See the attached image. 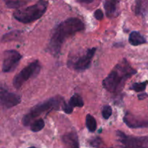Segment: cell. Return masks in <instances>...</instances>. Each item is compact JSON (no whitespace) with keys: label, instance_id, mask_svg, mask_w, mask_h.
Segmentation results:
<instances>
[{"label":"cell","instance_id":"obj_1","mask_svg":"<svg viewBox=\"0 0 148 148\" xmlns=\"http://www.w3.org/2000/svg\"><path fill=\"white\" fill-rule=\"evenodd\" d=\"M85 24L77 17H69L53 28L47 46V51L55 57L59 56L62 46L68 38L85 30Z\"/></svg>","mask_w":148,"mask_h":148},{"label":"cell","instance_id":"obj_2","mask_svg":"<svg viewBox=\"0 0 148 148\" xmlns=\"http://www.w3.org/2000/svg\"><path fill=\"white\" fill-rule=\"evenodd\" d=\"M137 73V69L133 68L128 60L124 58L103 80V87L110 93L119 95L122 92L127 81Z\"/></svg>","mask_w":148,"mask_h":148},{"label":"cell","instance_id":"obj_3","mask_svg":"<svg viewBox=\"0 0 148 148\" xmlns=\"http://www.w3.org/2000/svg\"><path fill=\"white\" fill-rule=\"evenodd\" d=\"M64 100L59 96L53 97L49 99L40 103L33 106L24 116L23 117L22 122L25 127L30 125L36 119L44 113H49L53 110H59L61 105H63Z\"/></svg>","mask_w":148,"mask_h":148},{"label":"cell","instance_id":"obj_4","mask_svg":"<svg viewBox=\"0 0 148 148\" xmlns=\"http://www.w3.org/2000/svg\"><path fill=\"white\" fill-rule=\"evenodd\" d=\"M49 5L47 1L40 0L35 4L20 9L13 13V17L24 24L33 23L40 19L46 12Z\"/></svg>","mask_w":148,"mask_h":148},{"label":"cell","instance_id":"obj_5","mask_svg":"<svg viewBox=\"0 0 148 148\" xmlns=\"http://www.w3.org/2000/svg\"><path fill=\"white\" fill-rule=\"evenodd\" d=\"M40 69L41 66L39 61L36 60L30 63L14 77L12 79L13 86L16 89L20 88L26 81L37 76L40 72Z\"/></svg>","mask_w":148,"mask_h":148},{"label":"cell","instance_id":"obj_6","mask_svg":"<svg viewBox=\"0 0 148 148\" xmlns=\"http://www.w3.org/2000/svg\"><path fill=\"white\" fill-rule=\"evenodd\" d=\"M117 140L122 148H148V137H133L121 131L116 132Z\"/></svg>","mask_w":148,"mask_h":148},{"label":"cell","instance_id":"obj_7","mask_svg":"<svg viewBox=\"0 0 148 148\" xmlns=\"http://www.w3.org/2000/svg\"><path fill=\"white\" fill-rule=\"evenodd\" d=\"M23 56L15 50H7L4 52L2 72H11L14 71L20 63Z\"/></svg>","mask_w":148,"mask_h":148},{"label":"cell","instance_id":"obj_8","mask_svg":"<svg viewBox=\"0 0 148 148\" xmlns=\"http://www.w3.org/2000/svg\"><path fill=\"white\" fill-rule=\"evenodd\" d=\"M96 50L97 48H91V49H88L84 54L78 57L77 59L72 64L74 69L77 72H82L89 69Z\"/></svg>","mask_w":148,"mask_h":148},{"label":"cell","instance_id":"obj_9","mask_svg":"<svg viewBox=\"0 0 148 148\" xmlns=\"http://www.w3.org/2000/svg\"><path fill=\"white\" fill-rule=\"evenodd\" d=\"M0 100L1 106L7 109L16 106L21 102V98L20 95L10 92L3 87H1L0 91Z\"/></svg>","mask_w":148,"mask_h":148},{"label":"cell","instance_id":"obj_10","mask_svg":"<svg viewBox=\"0 0 148 148\" xmlns=\"http://www.w3.org/2000/svg\"><path fill=\"white\" fill-rule=\"evenodd\" d=\"M123 121L130 128H148V120L136 117L130 112L126 113L125 116L123 118Z\"/></svg>","mask_w":148,"mask_h":148},{"label":"cell","instance_id":"obj_11","mask_svg":"<svg viewBox=\"0 0 148 148\" xmlns=\"http://www.w3.org/2000/svg\"><path fill=\"white\" fill-rule=\"evenodd\" d=\"M119 3V1H111V0H106L104 1L103 7L105 9L106 14L108 18H114L119 15V14L118 9Z\"/></svg>","mask_w":148,"mask_h":148},{"label":"cell","instance_id":"obj_12","mask_svg":"<svg viewBox=\"0 0 148 148\" xmlns=\"http://www.w3.org/2000/svg\"><path fill=\"white\" fill-rule=\"evenodd\" d=\"M62 141L67 148H79V139L75 132L64 134L62 137Z\"/></svg>","mask_w":148,"mask_h":148},{"label":"cell","instance_id":"obj_13","mask_svg":"<svg viewBox=\"0 0 148 148\" xmlns=\"http://www.w3.org/2000/svg\"><path fill=\"white\" fill-rule=\"evenodd\" d=\"M129 42L133 46H137L147 43L145 38L138 31H132L129 36Z\"/></svg>","mask_w":148,"mask_h":148},{"label":"cell","instance_id":"obj_14","mask_svg":"<svg viewBox=\"0 0 148 148\" xmlns=\"http://www.w3.org/2000/svg\"><path fill=\"white\" fill-rule=\"evenodd\" d=\"M134 12L137 15H142L147 12L148 9V1H136Z\"/></svg>","mask_w":148,"mask_h":148},{"label":"cell","instance_id":"obj_15","mask_svg":"<svg viewBox=\"0 0 148 148\" xmlns=\"http://www.w3.org/2000/svg\"><path fill=\"white\" fill-rule=\"evenodd\" d=\"M68 105L70 107H72V108H74L75 107L81 108V107H83L84 106L83 100H82V97L79 94L75 93L71 97L69 102H68Z\"/></svg>","mask_w":148,"mask_h":148},{"label":"cell","instance_id":"obj_16","mask_svg":"<svg viewBox=\"0 0 148 148\" xmlns=\"http://www.w3.org/2000/svg\"><path fill=\"white\" fill-rule=\"evenodd\" d=\"M87 129L90 132H94L97 129V121L90 114H87L85 119Z\"/></svg>","mask_w":148,"mask_h":148},{"label":"cell","instance_id":"obj_17","mask_svg":"<svg viewBox=\"0 0 148 148\" xmlns=\"http://www.w3.org/2000/svg\"><path fill=\"white\" fill-rule=\"evenodd\" d=\"M6 6L8 8L10 9H17L25 5L27 3H28V1H24V0H7L4 1Z\"/></svg>","mask_w":148,"mask_h":148},{"label":"cell","instance_id":"obj_18","mask_svg":"<svg viewBox=\"0 0 148 148\" xmlns=\"http://www.w3.org/2000/svg\"><path fill=\"white\" fill-rule=\"evenodd\" d=\"M45 127V122L43 119H39L33 121L30 125V130L33 132H38Z\"/></svg>","mask_w":148,"mask_h":148},{"label":"cell","instance_id":"obj_19","mask_svg":"<svg viewBox=\"0 0 148 148\" xmlns=\"http://www.w3.org/2000/svg\"><path fill=\"white\" fill-rule=\"evenodd\" d=\"M148 85V81L146 80L143 82H134L132 84L131 87V90H133L134 91L137 92H144L146 89V87Z\"/></svg>","mask_w":148,"mask_h":148},{"label":"cell","instance_id":"obj_20","mask_svg":"<svg viewBox=\"0 0 148 148\" xmlns=\"http://www.w3.org/2000/svg\"><path fill=\"white\" fill-rule=\"evenodd\" d=\"M113 114L112 108L109 105H106L103 107L102 116L105 119H108Z\"/></svg>","mask_w":148,"mask_h":148},{"label":"cell","instance_id":"obj_21","mask_svg":"<svg viewBox=\"0 0 148 148\" xmlns=\"http://www.w3.org/2000/svg\"><path fill=\"white\" fill-rule=\"evenodd\" d=\"M94 17H95V19L98 20H103L104 17V14L103 12V11L101 10H96L94 12Z\"/></svg>","mask_w":148,"mask_h":148},{"label":"cell","instance_id":"obj_22","mask_svg":"<svg viewBox=\"0 0 148 148\" xmlns=\"http://www.w3.org/2000/svg\"><path fill=\"white\" fill-rule=\"evenodd\" d=\"M101 143H102V140H101V138L96 137V138L93 139V140H92V142H91V145L95 147H98V146L101 145Z\"/></svg>","mask_w":148,"mask_h":148},{"label":"cell","instance_id":"obj_23","mask_svg":"<svg viewBox=\"0 0 148 148\" xmlns=\"http://www.w3.org/2000/svg\"><path fill=\"white\" fill-rule=\"evenodd\" d=\"M147 94L145 93V92H141V93L138 95L139 100H143L145 98H147Z\"/></svg>","mask_w":148,"mask_h":148},{"label":"cell","instance_id":"obj_24","mask_svg":"<svg viewBox=\"0 0 148 148\" xmlns=\"http://www.w3.org/2000/svg\"><path fill=\"white\" fill-rule=\"evenodd\" d=\"M78 2L85 3V4H90V3H92V1H83V0H82V1H78Z\"/></svg>","mask_w":148,"mask_h":148},{"label":"cell","instance_id":"obj_25","mask_svg":"<svg viewBox=\"0 0 148 148\" xmlns=\"http://www.w3.org/2000/svg\"><path fill=\"white\" fill-rule=\"evenodd\" d=\"M101 132H102V129H100V130H99V131H98V132H99V133H101Z\"/></svg>","mask_w":148,"mask_h":148},{"label":"cell","instance_id":"obj_26","mask_svg":"<svg viewBox=\"0 0 148 148\" xmlns=\"http://www.w3.org/2000/svg\"><path fill=\"white\" fill-rule=\"evenodd\" d=\"M27 148H36V147H33H33H27Z\"/></svg>","mask_w":148,"mask_h":148},{"label":"cell","instance_id":"obj_27","mask_svg":"<svg viewBox=\"0 0 148 148\" xmlns=\"http://www.w3.org/2000/svg\"><path fill=\"white\" fill-rule=\"evenodd\" d=\"M101 148H113V147H101Z\"/></svg>","mask_w":148,"mask_h":148}]
</instances>
